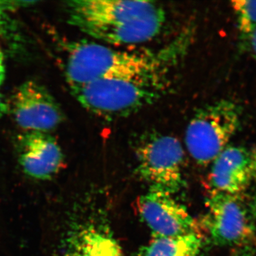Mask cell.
Masks as SVG:
<instances>
[{
  "mask_svg": "<svg viewBox=\"0 0 256 256\" xmlns=\"http://www.w3.org/2000/svg\"><path fill=\"white\" fill-rule=\"evenodd\" d=\"M201 226L210 242L216 246L255 244L256 186L236 194H212Z\"/></svg>",
  "mask_w": 256,
  "mask_h": 256,
  "instance_id": "cell-4",
  "label": "cell"
},
{
  "mask_svg": "<svg viewBox=\"0 0 256 256\" xmlns=\"http://www.w3.org/2000/svg\"><path fill=\"white\" fill-rule=\"evenodd\" d=\"M205 238L202 233L169 237H153L138 256H202Z\"/></svg>",
  "mask_w": 256,
  "mask_h": 256,
  "instance_id": "cell-12",
  "label": "cell"
},
{
  "mask_svg": "<svg viewBox=\"0 0 256 256\" xmlns=\"http://www.w3.org/2000/svg\"><path fill=\"white\" fill-rule=\"evenodd\" d=\"M6 12L0 3V36L4 33L6 26Z\"/></svg>",
  "mask_w": 256,
  "mask_h": 256,
  "instance_id": "cell-16",
  "label": "cell"
},
{
  "mask_svg": "<svg viewBox=\"0 0 256 256\" xmlns=\"http://www.w3.org/2000/svg\"><path fill=\"white\" fill-rule=\"evenodd\" d=\"M137 206L153 237L201 233L198 222L171 194L150 188L138 198Z\"/></svg>",
  "mask_w": 256,
  "mask_h": 256,
  "instance_id": "cell-7",
  "label": "cell"
},
{
  "mask_svg": "<svg viewBox=\"0 0 256 256\" xmlns=\"http://www.w3.org/2000/svg\"><path fill=\"white\" fill-rule=\"evenodd\" d=\"M165 75L101 79L72 90L80 105L92 114L106 118L126 117L161 97L165 92Z\"/></svg>",
  "mask_w": 256,
  "mask_h": 256,
  "instance_id": "cell-3",
  "label": "cell"
},
{
  "mask_svg": "<svg viewBox=\"0 0 256 256\" xmlns=\"http://www.w3.org/2000/svg\"><path fill=\"white\" fill-rule=\"evenodd\" d=\"M18 162L24 172L37 180H48L62 169V148L48 132L25 131L18 138Z\"/></svg>",
  "mask_w": 256,
  "mask_h": 256,
  "instance_id": "cell-10",
  "label": "cell"
},
{
  "mask_svg": "<svg viewBox=\"0 0 256 256\" xmlns=\"http://www.w3.org/2000/svg\"><path fill=\"white\" fill-rule=\"evenodd\" d=\"M8 110V106L4 100V98L0 94V119L6 114V111Z\"/></svg>",
  "mask_w": 256,
  "mask_h": 256,
  "instance_id": "cell-18",
  "label": "cell"
},
{
  "mask_svg": "<svg viewBox=\"0 0 256 256\" xmlns=\"http://www.w3.org/2000/svg\"><path fill=\"white\" fill-rule=\"evenodd\" d=\"M249 50L252 52V56L255 58L256 62V32L254 34V36H252V40L248 44ZM254 154H255L256 160V146L255 148H254Z\"/></svg>",
  "mask_w": 256,
  "mask_h": 256,
  "instance_id": "cell-17",
  "label": "cell"
},
{
  "mask_svg": "<svg viewBox=\"0 0 256 256\" xmlns=\"http://www.w3.org/2000/svg\"><path fill=\"white\" fill-rule=\"evenodd\" d=\"M140 176L152 190L176 193L183 188L184 150L178 138L150 133L134 146Z\"/></svg>",
  "mask_w": 256,
  "mask_h": 256,
  "instance_id": "cell-6",
  "label": "cell"
},
{
  "mask_svg": "<svg viewBox=\"0 0 256 256\" xmlns=\"http://www.w3.org/2000/svg\"><path fill=\"white\" fill-rule=\"evenodd\" d=\"M64 256H124L118 242L108 230L95 224L72 230L66 240Z\"/></svg>",
  "mask_w": 256,
  "mask_h": 256,
  "instance_id": "cell-11",
  "label": "cell"
},
{
  "mask_svg": "<svg viewBox=\"0 0 256 256\" xmlns=\"http://www.w3.org/2000/svg\"><path fill=\"white\" fill-rule=\"evenodd\" d=\"M207 185L210 194H236L256 186L254 150L228 144L212 162Z\"/></svg>",
  "mask_w": 256,
  "mask_h": 256,
  "instance_id": "cell-9",
  "label": "cell"
},
{
  "mask_svg": "<svg viewBox=\"0 0 256 256\" xmlns=\"http://www.w3.org/2000/svg\"><path fill=\"white\" fill-rule=\"evenodd\" d=\"M15 121L26 131L47 132L64 119L63 110L54 98L41 84L28 80L22 84L12 99Z\"/></svg>",
  "mask_w": 256,
  "mask_h": 256,
  "instance_id": "cell-8",
  "label": "cell"
},
{
  "mask_svg": "<svg viewBox=\"0 0 256 256\" xmlns=\"http://www.w3.org/2000/svg\"><path fill=\"white\" fill-rule=\"evenodd\" d=\"M68 22L89 36L114 45L143 43L158 36L165 12L156 2L72 0Z\"/></svg>",
  "mask_w": 256,
  "mask_h": 256,
  "instance_id": "cell-2",
  "label": "cell"
},
{
  "mask_svg": "<svg viewBox=\"0 0 256 256\" xmlns=\"http://www.w3.org/2000/svg\"><path fill=\"white\" fill-rule=\"evenodd\" d=\"M255 245H256V242H255Z\"/></svg>",
  "mask_w": 256,
  "mask_h": 256,
  "instance_id": "cell-19",
  "label": "cell"
},
{
  "mask_svg": "<svg viewBox=\"0 0 256 256\" xmlns=\"http://www.w3.org/2000/svg\"><path fill=\"white\" fill-rule=\"evenodd\" d=\"M256 250L252 244L236 248L230 256H254Z\"/></svg>",
  "mask_w": 256,
  "mask_h": 256,
  "instance_id": "cell-14",
  "label": "cell"
},
{
  "mask_svg": "<svg viewBox=\"0 0 256 256\" xmlns=\"http://www.w3.org/2000/svg\"><path fill=\"white\" fill-rule=\"evenodd\" d=\"M188 36L156 52H128L102 44L79 42L68 48L66 77L72 90L101 79L142 78L166 74L182 56Z\"/></svg>",
  "mask_w": 256,
  "mask_h": 256,
  "instance_id": "cell-1",
  "label": "cell"
},
{
  "mask_svg": "<svg viewBox=\"0 0 256 256\" xmlns=\"http://www.w3.org/2000/svg\"><path fill=\"white\" fill-rule=\"evenodd\" d=\"M232 6L236 18L240 42L247 47L256 32V1H232Z\"/></svg>",
  "mask_w": 256,
  "mask_h": 256,
  "instance_id": "cell-13",
  "label": "cell"
},
{
  "mask_svg": "<svg viewBox=\"0 0 256 256\" xmlns=\"http://www.w3.org/2000/svg\"><path fill=\"white\" fill-rule=\"evenodd\" d=\"M242 118V108L228 99L201 108L185 132V146L190 156L198 164H212L239 130Z\"/></svg>",
  "mask_w": 256,
  "mask_h": 256,
  "instance_id": "cell-5",
  "label": "cell"
},
{
  "mask_svg": "<svg viewBox=\"0 0 256 256\" xmlns=\"http://www.w3.org/2000/svg\"><path fill=\"white\" fill-rule=\"evenodd\" d=\"M6 76V70H5L4 54L0 48V86L2 85Z\"/></svg>",
  "mask_w": 256,
  "mask_h": 256,
  "instance_id": "cell-15",
  "label": "cell"
}]
</instances>
